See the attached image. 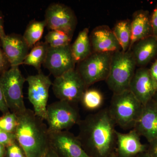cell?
Listing matches in <instances>:
<instances>
[{
	"label": "cell",
	"instance_id": "obj_23",
	"mask_svg": "<svg viewBox=\"0 0 157 157\" xmlns=\"http://www.w3.org/2000/svg\"><path fill=\"white\" fill-rule=\"evenodd\" d=\"M46 26L45 21H33L27 27L23 37L29 48H33L41 39Z\"/></svg>",
	"mask_w": 157,
	"mask_h": 157
},
{
	"label": "cell",
	"instance_id": "obj_11",
	"mask_svg": "<svg viewBox=\"0 0 157 157\" xmlns=\"http://www.w3.org/2000/svg\"><path fill=\"white\" fill-rule=\"evenodd\" d=\"M50 146L59 157H90L77 136L68 131L49 132Z\"/></svg>",
	"mask_w": 157,
	"mask_h": 157
},
{
	"label": "cell",
	"instance_id": "obj_16",
	"mask_svg": "<svg viewBox=\"0 0 157 157\" xmlns=\"http://www.w3.org/2000/svg\"><path fill=\"white\" fill-rule=\"evenodd\" d=\"M134 129L148 143L157 139V105L152 99L144 105Z\"/></svg>",
	"mask_w": 157,
	"mask_h": 157
},
{
	"label": "cell",
	"instance_id": "obj_8",
	"mask_svg": "<svg viewBox=\"0 0 157 157\" xmlns=\"http://www.w3.org/2000/svg\"><path fill=\"white\" fill-rule=\"evenodd\" d=\"M54 94L59 101L78 103L87 88L76 70H70L56 77L52 82Z\"/></svg>",
	"mask_w": 157,
	"mask_h": 157
},
{
	"label": "cell",
	"instance_id": "obj_26",
	"mask_svg": "<svg viewBox=\"0 0 157 157\" xmlns=\"http://www.w3.org/2000/svg\"><path fill=\"white\" fill-rule=\"evenodd\" d=\"M18 124V117L13 113L9 112L0 117V128L5 132L15 134Z\"/></svg>",
	"mask_w": 157,
	"mask_h": 157
},
{
	"label": "cell",
	"instance_id": "obj_39",
	"mask_svg": "<svg viewBox=\"0 0 157 157\" xmlns=\"http://www.w3.org/2000/svg\"><path fill=\"white\" fill-rule=\"evenodd\" d=\"M115 157H116V156H115Z\"/></svg>",
	"mask_w": 157,
	"mask_h": 157
},
{
	"label": "cell",
	"instance_id": "obj_27",
	"mask_svg": "<svg viewBox=\"0 0 157 157\" xmlns=\"http://www.w3.org/2000/svg\"><path fill=\"white\" fill-rule=\"evenodd\" d=\"M5 157H26L24 151L17 141L6 147Z\"/></svg>",
	"mask_w": 157,
	"mask_h": 157
},
{
	"label": "cell",
	"instance_id": "obj_13",
	"mask_svg": "<svg viewBox=\"0 0 157 157\" xmlns=\"http://www.w3.org/2000/svg\"><path fill=\"white\" fill-rule=\"evenodd\" d=\"M128 90L143 105L151 101L157 92V85L148 68L140 67L136 70Z\"/></svg>",
	"mask_w": 157,
	"mask_h": 157
},
{
	"label": "cell",
	"instance_id": "obj_3",
	"mask_svg": "<svg viewBox=\"0 0 157 157\" xmlns=\"http://www.w3.org/2000/svg\"><path fill=\"white\" fill-rule=\"evenodd\" d=\"M136 67L131 50L127 52L121 50L113 52L109 75L106 81L113 94L128 90Z\"/></svg>",
	"mask_w": 157,
	"mask_h": 157
},
{
	"label": "cell",
	"instance_id": "obj_7",
	"mask_svg": "<svg viewBox=\"0 0 157 157\" xmlns=\"http://www.w3.org/2000/svg\"><path fill=\"white\" fill-rule=\"evenodd\" d=\"M112 54L93 52L78 63L76 71L87 88L98 82L106 80L109 75Z\"/></svg>",
	"mask_w": 157,
	"mask_h": 157
},
{
	"label": "cell",
	"instance_id": "obj_24",
	"mask_svg": "<svg viewBox=\"0 0 157 157\" xmlns=\"http://www.w3.org/2000/svg\"><path fill=\"white\" fill-rule=\"evenodd\" d=\"M82 105L88 110H97L101 108L104 102V96L99 90L87 89L80 100Z\"/></svg>",
	"mask_w": 157,
	"mask_h": 157
},
{
	"label": "cell",
	"instance_id": "obj_22",
	"mask_svg": "<svg viewBox=\"0 0 157 157\" xmlns=\"http://www.w3.org/2000/svg\"><path fill=\"white\" fill-rule=\"evenodd\" d=\"M48 46L45 42L36 44L28 54L23 64L32 66L40 70L41 65L45 61Z\"/></svg>",
	"mask_w": 157,
	"mask_h": 157
},
{
	"label": "cell",
	"instance_id": "obj_34",
	"mask_svg": "<svg viewBox=\"0 0 157 157\" xmlns=\"http://www.w3.org/2000/svg\"><path fill=\"white\" fill-rule=\"evenodd\" d=\"M6 35L4 28V16L2 11H0V39L6 36Z\"/></svg>",
	"mask_w": 157,
	"mask_h": 157
},
{
	"label": "cell",
	"instance_id": "obj_2",
	"mask_svg": "<svg viewBox=\"0 0 157 157\" xmlns=\"http://www.w3.org/2000/svg\"><path fill=\"white\" fill-rule=\"evenodd\" d=\"M17 117V143L26 157H43L50 147L48 126L31 109L27 108Z\"/></svg>",
	"mask_w": 157,
	"mask_h": 157
},
{
	"label": "cell",
	"instance_id": "obj_1",
	"mask_svg": "<svg viewBox=\"0 0 157 157\" xmlns=\"http://www.w3.org/2000/svg\"><path fill=\"white\" fill-rule=\"evenodd\" d=\"M77 125V138L90 157H115L116 124L108 108L89 114Z\"/></svg>",
	"mask_w": 157,
	"mask_h": 157
},
{
	"label": "cell",
	"instance_id": "obj_14",
	"mask_svg": "<svg viewBox=\"0 0 157 157\" xmlns=\"http://www.w3.org/2000/svg\"><path fill=\"white\" fill-rule=\"evenodd\" d=\"M1 41L3 52L10 67L22 65L29 48L23 36L14 33L6 35Z\"/></svg>",
	"mask_w": 157,
	"mask_h": 157
},
{
	"label": "cell",
	"instance_id": "obj_35",
	"mask_svg": "<svg viewBox=\"0 0 157 157\" xmlns=\"http://www.w3.org/2000/svg\"><path fill=\"white\" fill-rule=\"evenodd\" d=\"M43 157H59L56 154L55 151L52 149L51 147H49L46 153L43 156Z\"/></svg>",
	"mask_w": 157,
	"mask_h": 157
},
{
	"label": "cell",
	"instance_id": "obj_12",
	"mask_svg": "<svg viewBox=\"0 0 157 157\" xmlns=\"http://www.w3.org/2000/svg\"><path fill=\"white\" fill-rule=\"evenodd\" d=\"M76 62L71 45L59 47L48 46L43 66L55 77L75 69Z\"/></svg>",
	"mask_w": 157,
	"mask_h": 157
},
{
	"label": "cell",
	"instance_id": "obj_9",
	"mask_svg": "<svg viewBox=\"0 0 157 157\" xmlns=\"http://www.w3.org/2000/svg\"><path fill=\"white\" fill-rule=\"evenodd\" d=\"M29 84L28 98L33 107L35 114L45 120L49 90L52 82L48 76L39 72L26 78Z\"/></svg>",
	"mask_w": 157,
	"mask_h": 157
},
{
	"label": "cell",
	"instance_id": "obj_18",
	"mask_svg": "<svg viewBox=\"0 0 157 157\" xmlns=\"http://www.w3.org/2000/svg\"><path fill=\"white\" fill-rule=\"evenodd\" d=\"M130 50L136 65L145 67L157 56V38L151 36L136 42Z\"/></svg>",
	"mask_w": 157,
	"mask_h": 157
},
{
	"label": "cell",
	"instance_id": "obj_33",
	"mask_svg": "<svg viewBox=\"0 0 157 157\" xmlns=\"http://www.w3.org/2000/svg\"><path fill=\"white\" fill-rule=\"evenodd\" d=\"M149 70L152 78L157 85V59Z\"/></svg>",
	"mask_w": 157,
	"mask_h": 157
},
{
	"label": "cell",
	"instance_id": "obj_21",
	"mask_svg": "<svg viewBox=\"0 0 157 157\" xmlns=\"http://www.w3.org/2000/svg\"><path fill=\"white\" fill-rule=\"evenodd\" d=\"M112 31L120 45L121 51L129 50L132 39L131 21L126 20L118 21Z\"/></svg>",
	"mask_w": 157,
	"mask_h": 157
},
{
	"label": "cell",
	"instance_id": "obj_4",
	"mask_svg": "<svg viewBox=\"0 0 157 157\" xmlns=\"http://www.w3.org/2000/svg\"><path fill=\"white\" fill-rule=\"evenodd\" d=\"M143 107L128 90L113 94L108 109L116 125L123 129H133Z\"/></svg>",
	"mask_w": 157,
	"mask_h": 157
},
{
	"label": "cell",
	"instance_id": "obj_37",
	"mask_svg": "<svg viewBox=\"0 0 157 157\" xmlns=\"http://www.w3.org/2000/svg\"><path fill=\"white\" fill-rule=\"evenodd\" d=\"M137 157H151L150 155L147 152H144L143 153L139 155Z\"/></svg>",
	"mask_w": 157,
	"mask_h": 157
},
{
	"label": "cell",
	"instance_id": "obj_28",
	"mask_svg": "<svg viewBox=\"0 0 157 157\" xmlns=\"http://www.w3.org/2000/svg\"><path fill=\"white\" fill-rule=\"evenodd\" d=\"M15 134H11L0 128V144L6 147L10 146L16 142Z\"/></svg>",
	"mask_w": 157,
	"mask_h": 157
},
{
	"label": "cell",
	"instance_id": "obj_5",
	"mask_svg": "<svg viewBox=\"0 0 157 157\" xmlns=\"http://www.w3.org/2000/svg\"><path fill=\"white\" fill-rule=\"evenodd\" d=\"M0 80L9 110L17 116L20 115L27 109L23 95L26 78L19 67H11L0 75Z\"/></svg>",
	"mask_w": 157,
	"mask_h": 157
},
{
	"label": "cell",
	"instance_id": "obj_29",
	"mask_svg": "<svg viewBox=\"0 0 157 157\" xmlns=\"http://www.w3.org/2000/svg\"><path fill=\"white\" fill-rule=\"evenodd\" d=\"M10 68V65L7 60L2 49L0 48V75Z\"/></svg>",
	"mask_w": 157,
	"mask_h": 157
},
{
	"label": "cell",
	"instance_id": "obj_32",
	"mask_svg": "<svg viewBox=\"0 0 157 157\" xmlns=\"http://www.w3.org/2000/svg\"><path fill=\"white\" fill-rule=\"evenodd\" d=\"M147 152L151 157H157V139L148 143Z\"/></svg>",
	"mask_w": 157,
	"mask_h": 157
},
{
	"label": "cell",
	"instance_id": "obj_36",
	"mask_svg": "<svg viewBox=\"0 0 157 157\" xmlns=\"http://www.w3.org/2000/svg\"><path fill=\"white\" fill-rule=\"evenodd\" d=\"M6 147L0 144V157H6Z\"/></svg>",
	"mask_w": 157,
	"mask_h": 157
},
{
	"label": "cell",
	"instance_id": "obj_20",
	"mask_svg": "<svg viewBox=\"0 0 157 157\" xmlns=\"http://www.w3.org/2000/svg\"><path fill=\"white\" fill-rule=\"evenodd\" d=\"M71 48L75 62L78 63L93 53L88 29L85 28L79 32L75 42L71 45Z\"/></svg>",
	"mask_w": 157,
	"mask_h": 157
},
{
	"label": "cell",
	"instance_id": "obj_30",
	"mask_svg": "<svg viewBox=\"0 0 157 157\" xmlns=\"http://www.w3.org/2000/svg\"><path fill=\"white\" fill-rule=\"evenodd\" d=\"M150 22L152 35L157 38V5L150 16Z\"/></svg>",
	"mask_w": 157,
	"mask_h": 157
},
{
	"label": "cell",
	"instance_id": "obj_15",
	"mask_svg": "<svg viewBox=\"0 0 157 157\" xmlns=\"http://www.w3.org/2000/svg\"><path fill=\"white\" fill-rule=\"evenodd\" d=\"M117 157H136L147 151V145L141 143L140 137L135 129L122 133L116 131Z\"/></svg>",
	"mask_w": 157,
	"mask_h": 157
},
{
	"label": "cell",
	"instance_id": "obj_25",
	"mask_svg": "<svg viewBox=\"0 0 157 157\" xmlns=\"http://www.w3.org/2000/svg\"><path fill=\"white\" fill-rule=\"evenodd\" d=\"M72 38L62 31H50L45 36V42L49 47H62L70 45Z\"/></svg>",
	"mask_w": 157,
	"mask_h": 157
},
{
	"label": "cell",
	"instance_id": "obj_31",
	"mask_svg": "<svg viewBox=\"0 0 157 157\" xmlns=\"http://www.w3.org/2000/svg\"><path fill=\"white\" fill-rule=\"evenodd\" d=\"M0 111L3 113V114H6L10 112L6 104L1 80H0Z\"/></svg>",
	"mask_w": 157,
	"mask_h": 157
},
{
	"label": "cell",
	"instance_id": "obj_10",
	"mask_svg": "<svg viewBox=\"0 0 157 157\" xmlns=\"http://www.w3.org/2000/svg\"><path fill=\"white\" fill-rule=\"evenodd\" d=\"M44 21L50 31H62L71 37L77 25V18L73 10L59 3L48 6L45 11Z\"/></svg>",
	"mask_w": 157,
	"mask_h": 157
},
{
	"label": "cell",
	"instance_id": "obj_38",
	"mask_svg": "<svg viewBox=\"0 0 157 157\" xmlns=\"http://www.w3.org/2000/svg\"><path fill=\"white\" fill-rule=\"evenodd\" d=\"M152 100H153V101H154L155 103L157 105V92L156 93L154 97L153 98Z\"/></svg>",
	"mask_w": 157,
	"mask_h": 157
},
{
	"label": "cell",
	"instance_id": "obj_6",
	"mask_svg": "<svg viewBox=\"0 0 157 157\" xmlns=\"http://www.w3.org/2000/svg\"><path fill=\"white\" fill-rule=\"evenodd\" d=\"M80 120L78 109L67 101H59L47 106L45 121L49 132L68 131Z\"/></svg>",
	"mask_w": 157,
	"mask_h": 157
},
{
	"label": "cell",
	"instance_id": "obj_19",
	"mask_svg": "<svg viewBox=\"0 0 157 157\" xmlns=\"http://www.w3.org/2000/svg\"><path fill=\"white\" fill-rule=\"evenodd\" d=\"M131 30L132 39L129 50L136 42L153 36L148 11L140 10L135 13L131 21Z\"/></svg>",
	"mask_w": 157,
	"mask_h": 157
},
{
	"label": "cell",
	"instance_id": "obj_17",
	"mask_svg": "<svg viewBox=\"0 0 157 157\" xmlns=\"http://www.w3.org/2000/svg\"><path fill=\"white\" fill-rule=\"evenodd\" d=\"M93 52H113L121 50L113 32L107 26L98 27L90 36Z\"/></svg>",
	"mask_w": 157,
	"mask_h": 157
}]
</instances>
